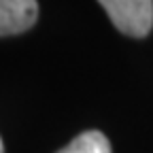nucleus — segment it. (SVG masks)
<instances>
[{
  "label": "nucleus",
  "mask_w": 153,
  "mask_h": 153,
  "mask_svg": "<svg viewBox=\"0 0 153 153\" xmlns=\"http://www.w3.org/2000/svg\"><path fill=\"white\" fill-rule=\"evenodd\" d=\"M113 26L132 38H145L153 28V0H98Z\"/></svg>",
  "instance_id": "f257e3e1"
},
{
  "label": "nucleus",
  "mask_w": 153,
  "mask_h": 153,
  "mask_svg": "<svg viewBox=\"0 0 153 153\" xmlns=\"http://www.w3.org/2000/svg\"><path fill=\"white\" fill-rule=\"evenodd\" d=\"M38 17L36 0H0V36L30 30Z\"/></svg>",
  "instance_id": "f03ea898"
},
{
  "label": "nucleus",
  "mask_w": 153,
  "mask_h": 153,
  "mask_svg": "<svg viewBox=\"0 0 153 153\" xmlns=\"http://www.w3.org/2000/svg\"><path fill=\"white\" fill-rule=\"evenodd\" d=\"M57 153H113V149L102 132L87 130V132H81L76 138H72L70 145H66Z\"/></svg>",
  "instance_id": "7ed1b4c3"
},
{
  "label": "nucleus",
  "mask_w": 153,
  "mask_h": 153,
  "mask_svg": "<svg viewBox=\"0 0 153 153\" xmlns=\"http://www.w3.org/2000/svg\"><path fill=\"white\" fill-rule=\"evenodd\" d=\"M0 153H4V147H2V138H0Z\"/></svg>",
  "instance_id": "20e7f679"
}]
</instances>
